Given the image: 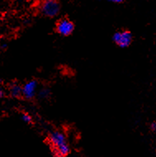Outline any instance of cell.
Listing matches in <instances>:
<instances>
[{
	"label": "cell",
	"instance_id": "cell-1",
	"mask_svg": "<svg viewBox=\"0 0 156 157\" xmlns=\"http://www.w3.org/2000/svg\"><path fill=\"white\" fill-rule=\"evenodd\" d=\"M49 141L53 147L54 154L57 157H65L70 153V146L65 136L60 132L55 131L50 134Z\"/></svg>",
	"mask_w": 156,
	"mask_h": 157
},
{
	"label": "cell",
	"instance_id": "cell-2",
	"mask_svg": "<svg viewBox=\"0 0 156 157\" xmlns=\"http://www.w3.org/2000/svg\"><path fill=\"white\" fill-rule=\"evenodd\" d=\"M60 11V4L55 0H46L40 5V12L43 15L53 17L58 15Z\"/></svg>",
	"mask_w": 156,
	"mask_h": 157
},
{
	"label": "cell",
	"instance_id": "cell-3",
	"mask_svg": "<svg viewBox=\"0 0 156 157\" xmlns=\"http://www.w3.org/2000/svg\"><path fill=\"white\" fill-rule=\"evenodd\" d=\"M112 40L121 48H126L131 43L132 35L128 31L116 32L112 36Z\"/></svg>",
	"mask_w": 156,
	"mask_h": 157
},
{
	"label": "cell",
	"instance_id": "cell-4",
	"mask_svg": "<svg viewBox=\"0 0 156 157\" xmlns=\"http://www.w3.org/2000/svg\"><path fill=\"white\" fill-rule=\"evenodd\" d=\"M74 30V25L70 20L63 18L57 22L56 31L62 36H69Z\"/></svg>",
	"mask_w": 156,
	"mask_h": 157
},
{
	"label": "cell",
	"instance_id": "cell-5",
	"mask_svg": "<svg viewBox=\"0 0 156 157\" xmlns=\"http://www.w3.org/2000/svg\"><path fill=\"white\" fill-rule=\"evenodd\" d=\"M36 89H37V83L35 80L27 82L22 87V95L27 99L32 98L35 96Z\"/></svg>",
	"mask_w": 156,
	"mask_h": 157
},
{
	"label": "cell",
	"instance_id": "cell-6",
	"mask_svg": "<svg viewBox=\"0 0 156 157\" xmlns=\"http://www.w3.org/2000/svg\"><path fill=\"white\" fill-rule=\"evenodd\" d=\"M10 94L14 98L20 97L22 94V87L17 84H13L10 87Z\"/></svg>",
	"mask_w": 156,
	"mask_h": 157
},
{
	"label": "cell",
	"instance_id": "cell-7",
	"mask_svg": "<svg viewBox=\"0 0 156 157\" xmlns=\"http://www.w3.org/2000/svg\"><path fill=\"white\" fill-rule=\"evenodd\" d=\"M50 90L48 89H41V90L39 91V97L41 98H46L50 95Z\"/></svg>",
	"mask_w": 156,
	"mask_h": 157
},
{
	"label": "cell",
	"instance_id": "cell-8",
	"mask_svg": "<svg viewBox=\"0 0 156 157\" xmlns=\"http://www.w3.org/2000/svg\"><path fill=\"white\" fill-rule=\"evenodd\" d=\"M22 119L23 122H27V123H30L32 122V117L30 116L29 114H23L22 116Z\"/></svg>",
	"mask_w": 156,
	"mask_h": 157
},
{
	"label": "cell",
	"instance_id": "cell-9",
	"mask_svg": "<svg viewBox=\"0 0 156 157\" xmlns=\"http://www.w3.org/2000/svg\"><path fill=\"white\" fill-rule=\"evenodd\" d=\"M3 96H4V90L0 87V98H2Z\"/></svg>",
	"mask_w": 156,
	"mask_h": 157
},
{
	"label": "cell",
	"instance_id": "cell-10",
	"mask_svg": "<svg viewBox=\"0 0 156 157\" xmlns=\"http://www.w3.org/2000/svg\"><path fill=\"white\" fill-rule=\"evenodd\" d=\"M151 129L154 132H156V122H153L152 124H151Z\"/></svg>",
	"mask_w": 156,
	"mask_h": 157
},
{
	"label": "cell",
	"instance_id": "cell-11",
	"mask_svg": "<svg viewBox=\"0 0 156 157\" xmlns=\"http://www.w3.org/2000/svg\"><path fill=\"white\" fill-rule=\"evenodd\" d=\"M112 3H122L123 1H122V0H112Z\"/></svg>",
	"mask_w": 156,
	"mask_h": 157
},
{
	"label": "cell",
	"instance_id": "cell-12",
	"mask_svg": "<svg viewBox=\"0 0 156 157\" xmlns=\"http://www.w3.org/2000/svg\"><path fill=\"white\" fill-rule=\"evenodd\" d=\"M1 83H2V80H1V79H0V84H1Z\"/></svg>",
	"mask_w": 156,
	"mask_h": 157
}]
</instances>
